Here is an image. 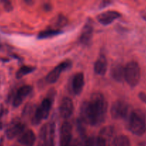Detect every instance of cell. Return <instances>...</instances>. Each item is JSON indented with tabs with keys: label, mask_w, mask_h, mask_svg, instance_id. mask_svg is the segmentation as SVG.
Listing matches in <instances>:
<instances>
[{
	"label": "cell",
	"mask_w": 146,
	"mask_h": 146,
	"mask_svg": "<svg viewBox=\"0 0 146 146\" xmlns=\"http://www.w3.org/2000/svg\"><path fill=\"white\" fill-rule=\"evenodd\" d=\"M107 104L100 92L93 93L90 99L84 101L80 107V117L84 123L100 125L104 122L107 113Z\"/></svg>",
	"instance_id": "cell-1"
},
{
	"label": "cell",
	"mask_w": 146,
	"mask_h": 146,
	"mask_svg": "<svg viewBox=\"0 0 146 146\" xmlns=\"http://www.w3.org/2000/svg\"><path fill=\"white\" fill-rule=\"evenodd\" d=\"M129 129L136 135H142L145 133V118L141 111L135 110L132 111L129 118Z\"/></svg>",
	"instance_id": "cell-2"
},
{
	"label": "cell",
	"mask_w": 146,
	"mask_h": 146,
	"mask_svg": "<svg viewBox=\"0 0 146 146\" xmlns=\"http://www.w3.org/2000/svg\"><path fill=\"white\" fill-rule=\"evenodd\" d=\"M141 77V71L136 61L127 63L125 67V80L129 86L135 87L138 84Z\"/></svg>",
	"instance_id": "cell-3"
},
{
	"label": "cell",
	"mask_w": 146,
	"mask_h": 146,
	"mask_svg": "<svg viewBox=\"0 0 146 146\" xmlns=\"http://www.w3.org/2000/svg\"><path fill=\"white\" fill-rule=\"evenodd\" d=\"M52 107V101L50 98H44L42 102L41 105L37 108L33 115L31 123L34 125L40 123L43 119H45L48 117L50 111Z\"/></svg>",
	"instance_id": "cell-4"
},
{
	"label": "cell",
	"mask_w": 146,
	"mask_h": 146,
	"mask_svg": "<svg viewBox=\"0 0 146 146\" xmlns=\"http://www.w3.org/2000/svg\"><path fill=\"white\" fill-rule=\"evenodd\" d=\"M129 111L128 104L124 101L117 100L113 104L110 109L112 118L114 119L124 118L127 115Z\"/></svg>",
	"instance_id": "cell-5"
},
{
	"label": "cell",
	"mask_w": 146,
	"mask_h": 146,
	"mask_svg": "<svg viewBox=\"0 0 146 146\" xmlns=\"http://www.w3.org/2000/svg\"><path fill=\"white\" fill-rule=\"evenodd\" d=\"M72 62L69 60L64 61L63 62L60 63L59 65L54 67V69L52 70L47 76H46V81L50 84H54L58 80L59 77L60 76V74L65 70L68 69L71 66Z\"/></svg>",
	"instance_id": "cell-6"
},
{
	"label": "cell",
	"mask_w": 146,
	"mask_h": 146,
	"mask_svg": "<svg viewBox=\"0 0 146 146\" xmlns=\"http://www.w3.org/2000/svg\"><path fill=\"white\" fill-rule=\"evenodd\" d=\"M54 127L53 124H46L40 131V139L44 142V146H54Z\"/></svg>",
	"instance_id": "cell-7"
},
{
	"label": "cell",
	"mask_w": 146,
	"mask_h": 146,
	"mask_svg": "<svg viewBox=\"0 0 146 146\" xmlns=\"http://www.w3.org/2000/svg\"><path fill=\"white\" fill-rule=\"evenodd\" d=\"M72 135V126L67 121L63 123L60 130V146H70Z\"/></svg>",
	"instance_id": "cell-8"
},
{
	"label": "cell",
	"mask_w": 146,
	"mask_h": 146,
	"mask_svg": "<svg viewBox=\"0 0 146 146\" xmlns=\"http://www.w3.org/2000/svg\"><path fill=\"white\" fill-rule=\"evenodd\" d=\"M121 17L120 12L115 10H109L97 16V19L103 25H109Z\"/></svg>",
	"instance_id": "cell-9"
},
{
	"label": "cell",
	"mask_w": 146,
	"mask_h": 146,
	"mask_svg": "<svg viewBox=\"0 0 146 146\" xmlns=\"http://www.w3.org/2000/svg\"><path fill=\"white\" fill-rule=\"evenodd\" d=\"M59 111H60V115L63 118H70L74 111V105H73L72 101L68 97L63 98L60 103Z\"/></svg>",
	"instance_id": "cell-10"
},
{
	"label": "cell",
	"mask_w": 146,
	"mask_h": 146,
	"mask_svg": "<svg viewBox=\"0 0 146 146\" xmlns=\"http://www.w3.org/2000/svg\"><path fill=\"white\" fill-rule=\"evenodd\" d=\"M93 34V24L91 19L86 21L80 36V41L82 44H88L91 41Z\"/></svg>",
	"instance_id": "cell-11"
},
{
	"label": "cell",
	"mask_w": 146,
	"mask_h": 146,
	"mask_svg": "<svg viewBox=\"0 0 146 146\" xmlns=\"http://www.w3.org/2000/svg\"><path fill=\"white\" fill-rule=\"evenodd\" d=\"M32 91V86L29 85H24L19 88L13 99V106L17 107L21 104L26 97L30 94Z\"/></svg>",
	"instance_id": "cell-12"
},
{
	"label": "cell",
	"mask_w": 146,
	"mask_h": 146,
	"mask_svg": "<svg viewBox=\"0 0 146 146\" xmlns=\"http://www.w3.org/2000/svg\"><path fill=\"white\" fill-rule=\"evenodd\" d=\"M25 125L20 121H17L13 123L6 131V135L9 139H12L16 136H19L24 131Z\"/></svg>",
	"instance_id": "cell-13"
},
{
	"label": "cell",
	"mask_w": 146,
	"mask_h": 146,
	"mask_svg": "<svg viewBox=\"0 0 146 146\" xmlns=\"http://www.w3.org/2000/svg\"><path fill=\"white\" fill-rule=\"evenodd\" d=\"M84 85V77L82 73H77L72 81V90L75 95L81 94Z\"/></svg>",
	"instance_id": "cell-14"
},
{
	"label": "cell",
	"mask_w": 146,
	"mask_h": 146,
	"mask_svg": "<svg viewBox=\"0 0 146 146\" xmlns=\"http://www.w3.org/2000/svg\"><path fill=\"white\" fill-rule=\"evenodd\" d=\"M36 141V135L31 130L24 131L18 138V141L24 146H32Z\"/></svg>",
	"instance_id": "cell-15"
},
{
	"label": "cell",
	"mask_w": 146,
	"mask_h": 146,
	"mask_svg": "<svg viewBox=\"0 0 146 146\" xmlns=\"http://www.w3.org/2000/svg\"><path fill=\"white\" fill-rule=\"evenodd\" d=\"M110 74L114 80L117 82H122L125 80V66L121 64H115L112 66Z\"/></svg>",
	"instance_id": "cell-16"
},
{
	"label": "cell",
	"mask_w": 146,
	"mask_h": 146,
	"mask_svg": "<svg viewBox=\"0 0 146 146\" xmlns=\"http://www.w3.org/2000/svg\"><path fill=\"white\" fill-rule=\"evenodd\" d=\"M107 61L106 59L105 56L103 55H101L97 61H95L94 65V71L95 74L97 75L103 76L105 74L107 71Z\"/></svg>",
	"instance_id": "cell-17"
},
{
	"label": "cell",
	"mask_w": 146,
	"mask_h": 146,
	"mask_svg": "<svg viewBox=\"0 0 146 146\" xmlns=\"http://www.w3.org/2000/svg\"><path fill=\"white\" fill-rule=\"evenodd\" d=\"M67 19L63 15H58L54 17L51 21V24H50V29L54 30H59L60 29L62 28L63 27L67 24Z\"/></svg>",
	"instance_id": "cell-18"
},
{
	"label": "cell",
	"mask_w": 146,
	"mask_h": 146,
	"mask_svg": "<svg viewBox=\"0 0 146 146\" xmlns=\"http://www.w3.org/2000/svg\"><path fill=\"white\" fill-rule=\"evenodd\" d=\"M113 146H130V139L125 135L116 136L113 141Z\"/></svg>",
	"instance_id": "cell-19"
},
{
	"label": "cell",
	"mask_w": 146,
	"mask_h": 146,
	"mask_svg": "<svg viewBox=\"0 0 146 146\" xmlns=\"http://www.w3.org/2000/svg\"><path fill=\"white\" fill-rule=\"evenodd\" d=\"M61 32L62 31H59V30H54V29H52L48 28L47 29L44 30V31L39 33L38 38H50V37H52L54 36L58 35V34H60Z\"/></svg>",
	"instance_id": "cell-20"
},
{
	"label": "cell",
	"mask_w": 146,
	"mask_h": 146,
	"mask_svg": "<svg viewBox=\"0 0 146 146\" xmlns=\"http://www.w3.org/2000/svg\"><path fill=\"white\" fill-rule=\"evenodd\" d=\"M35 69V68L33 66H21L18 71L16 73V77L17 78H21L22 77H24V76H26L27 74H30V73L32 72Z\"/></svg>",
	"instance_id": "cell-21"
},
{
	"label": "cell",
	"mask_w": 146,
	"mask_h": 146,
	"mask_svg": "<svg viewBox=\"0 0 146 146\" xmlns=\"http://www.w3.org/2000/svg\"><path fill=\"white\" fill-rule=\"evenodd\" d=\"M4 3V7L7 11H9L11 10H12V5H11V3L9 1H2Z\"/></svg>",
	"instance_id": "cell-22"
},
{
	"label": "cell",
	"mask_w": 146,
	"mask_h": 146,
	"mask_svg": "<svg viewBox=\"0 0 146 146\" xmlns=\"http://www.w3.org/2000/svg\"><path fill=\"white\" fill-rule=\"evenodd\" d=\"M139 98H140V99L143 102L146 104V94H145V93L140 92V94H139Z\"/></svg>",
	"instance_id": "cell-23"
},
{
	"label": "cell",
	"mask_w": 146,
	"mask_h": 146,
	"mask_svg": "<svg viewBox=\"0 0 146 146\" xmlns=\"http://www.w3.org/2000/svg\"><path fill=\"white\" fill-rule=\"evenodd\" d=\"M141 16L142 17H143V19H144L146 21V8L144 9L141 11Z\"/></svg>",
	"instance_id": "cell-24"
},
{
	"label": "cell",
	"mask_w": 146,
	"mask_h": 146,
	"mask_svg": "<svg viewBox=\"0 0 146 146\" xmlns=\"http://www.w3.org/2000/svg\"><path fill=\"white\" fill-rule=\"evenodd\" d=\"M2 114H3V109L1 108H0V117L2 115Z\"/></svg>",
	"instance_id": "cell-25"
},
{
	"label": "cell",
	"mask_w": 146,
	"mask_h": 146,
	"mask_svg": "<svg viewBox=\"0 0 146 146\" xmlns=\"http://www.w3.org/2000/svg\"><path fill=\"white\" fill-rule=\"evenodd\" d=\"M0 146H3V141H2V139H1V141H0Z\"/></svg>",
	"instance_id": "cell-26"
}]
</instances>
